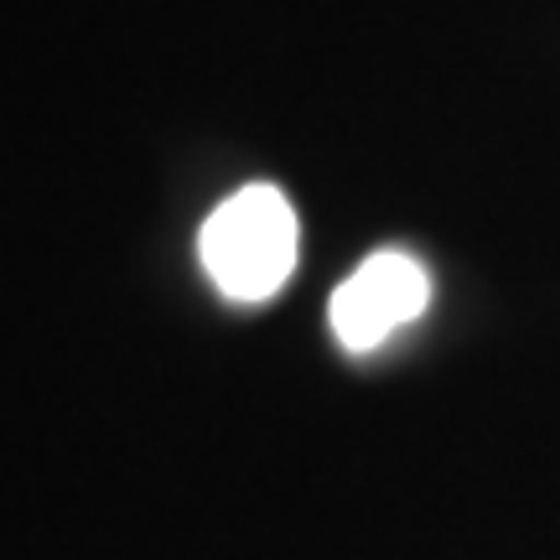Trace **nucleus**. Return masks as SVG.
<instances>
[{
	"mask_svg": "<svg viewBox=\"0 0 560 560\" xmlns=\"http://www.w3.org/2000/svg\"><path fill=\"white\" fill-rule=\"evenodd\" d=\"M296 208L270 182H249L234 198H223L198 234V260L208 280L240 306L280 296V285L296 270Z\"/></svg>",
	"mask_w": 560,
	"mask_h": 560,
	"instance_id": "obj_1",
	"label": "nucleus"
},
{
	"mask_svg": "<svg viewBox=\"0 0 560 560\" xmlns=\"http://www.w3.org/2000/svg\"><path fill=\"white\" fill-rule=\"evenodd\" d=\"M431 306V276L416 255L405 249H380L342 280L327 301V322L348 353H374L400 327Z\"/></svg>",
	"mask_w": 560,
	"mask_h": 560,
	"instance_id": "obj_2",
	"label": "nucleus"
}]
</instances>
